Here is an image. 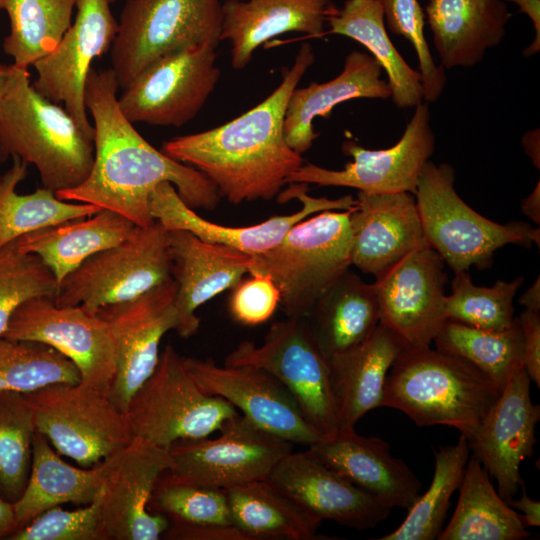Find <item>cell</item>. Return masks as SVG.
I'll list each match as a JSON object with an SVG mask.
<instances>
[{
  "instance_id": "obj_1",
  "label": "cell",
  "mask_w": 540,
  "mask_h": 540,
  "mask_svg": "<svg viewBox=\"0 0 540 540\" xmlns=\"http://www.w3.org/2000/svg\"><path fill=\"white\" fill-rule=\"evenodd\" d=\"M118 88L111 68L89 72L84 97L93 119V165L79 186L55 195L64 201L111 210L139 227L155 222L149 211V198L162 182L171 183L189 207L215 209L221 196L213 183L194 167L169 157L146 141L121 111Z\"/></svg>"
},
{
  "instance_id": "obj_2",
  "label": "cell",
  "mask_w": 540,
  "mask_h": 540,
  "mask_svg": "<svg viewBox=\"0 0 540 540\" xmlns=\"http://www.w3.org/2000/svg\"><path fill=\"white\" fill-rule=\"evenodd\" d=\"M314 60L312 46L303 43L264 101L221 126L174 137L161 150L200 171L232 204L275 198L303 164L287 144L283 124L290 95Z\"/></svg>"
},
{
  "instance_id": "obj_3",
  "label": "cell",
  "mask_w": 540,
  "mask_h": 540,
  "mask_svg": "<svg viewBox=\"0 0 540 540\" xmlns=\"http://www.w3.org/2000/svg\"><path fill=\"white\" fill-rule=\"evenodd\" d=\"M501 391L463 358L430 346L406 347L388 371L381 407L403 412L417 426L453 427L469 441Z\"/></svg>"
},
{
  "instance_id": "obj_4",
  "label": "cell",
  "mask_w": 540,
  "mask_h": 540,
  "mask_svg": "<svg viewBox=\"0 0 540 540\" xmlns=\"http://www.w3.org/2000/svg\"><path fill=\"white\" fill-rule=\"evenodd\" d=\"M0 137L9 154L34 165L43 187L54 193L79 186L91 171L94 137L39 94L26 69L14 66L1 99Z\"/></svg>"
},
{
  "instance_id": "obj_5",
  "label": "cell",
  "mask_w": 540,
  "mask_h": 540,
  "mask_svg": "<svg viewBox=\"0 0 540 540\" xmlns=\"http://www.w3.org/2000/svg\"><path fill=\"white\" fill-rule=\"evenodd\" d=\"M450 164L428 161L414 197L427 244L455 272L488 268L494 253L507 244L540 245V229L529 223L500 224L483 217L458 195Z\"/></svg>"
},
{
  "instance_id": "obj_6",
  "label": "cell",
  "mask_w": 540,
  "mask_h": 540,
  "mask_svg": "<svg viewBox=\"0 0 540 540\" xmlns=\"http://www.w3.org/2000/svg\"><path fill=\"white\" fill-rule=\"evenodd\" d=\"M354 206L305 218L274 248L251 256L249 274H265L275 282L287 317L306 318L317 300L350 268Z\"/></svg>"
},
{
  "instance_id": "obj_7",
  "label": "cell",
  "mask_w": 540,
  "mask_h": 540,
  "mask_svg": "<svg viewBox=\"0 0 540 540\" xmlns=\"http://www.w3.org/2000/svg\"><path fill=\"white\" fill-rule=\"evenodd\" d=\"M22 394L36 431L82 467L100 464L134 438L127 414L108 394L82 381L52 383Z\"/></svg>"
},
{
  "instance_id": "obj_8",
  "label": "cell",
  "mask_w": 540,
  "mask_h": 540,
  "mask_svg": "<svg viewBox=\"0 0 540 540\" xmlns=\"http://www.w3.org/2000/svg\"><path fill=\"white\" fill-rule=\"evenodd\" d=\"M221 26V0H125L111 47L119 88L162 56L200 44L216 48Z\"/></svg>"
},
{
  "instance_id": "obj_9",
  "label": "cell",
  "mask_w": 540,
  "mask_h": 540,
  "mask_svg": "<svg viewBox=\"0 0 540 540\" xmlns=\"http://www.w3.org/2000/svg\"><path fill=\"white\" fill-rule=\"evenodd\" d=\"M126 414L134 436L168 450L177 441L220 431L240 413L223 398L206 394L185 369L182 356L167 345Z\"/></svg>"
},
{
  "instance_id": "obj_10",
  "label": "cell",
  "mask_w": 540,
  "mask_h": 540,
  "mask_svg": "<svg viewBox=\"0 0 540 540\" xmlns=\"http://www.w3.org/2000/svg\"><path fill=\"white\" fill-rule=\"evenodd\" d=\"M227 366H253L274 376L292 395L309 424L323 439L338 434V418L328 358L305 318L275 322L262 345L243 341L225 358Z\"/></svg>"
},
{
  "instance_id": "obj_11",
  "label": "cell",
  "mask_w": 540,
  "mask_h": 540,
  "mask_svg": "<svg viewBox=\"0 0 540 540\" xmlns=\"http://www.w3.org/2000/svg\"><path fill=\"white\" fill-rule=\"evenodd\" d=\"M171 271L168 231L155 221L85 259L58 284L54 302L94 312L140 296L170 280Z\"/></svg>"
},
{
  "instance_id": "obj_12",
  "label": "cell",
  "mask_w": 540,
  "mask_h": 540,
  "mask_svg": "<svg viewBox=\"0 0 540 540\" xmlns=\"http://www.w3.org/2000/svg\"><path fill=\"white\" fill-rule=\"evenodd\" d=\"M215 49L200 44L152 62L123 89V114L133 124L181 127L191 121L220 78Z\"/></svg>"
},
{
  "instance_id": "obj_13",
  "label": "cell",
  "mask_w": 540,
  "mask_h": 540,
  "mask_svg": "<svg viewBox=\"0 0 540 540\" xmlns=\"http://www.w3.org/2000/svg\"><path fill=\"white\" fill-rule=\"evenodd\" d=\"M2 338L51 346L75 364L82 382L109 395L116 347L109 323L98 313L33 297L15 310Z\"/></svg>"
},
{
  "instance_id": "obj_14",
  "label": "cell",
  "mask_w": 540,
  "mask_h": 540,
  "mask_svg": "<svg viewBox=\"0 0 540 540\" xmlns=\"http://www.w3.org/2000/svg\"><path fill=\"white\" fill-rule=\"evenodd\" d=\"M213 439L177 441L168 449L172 477L226 489L267 479L293 444L254 425L241 414Z\"/></svg>"
},
{
  "instance_id": "obj_15",
  "label": "cell",
  "mask_w": 540,
  "mask_h": 540,
  "mask_svg": "<svg viewBox=\"0 0 540 540\" xmlns=\"http://www.w3.org/2000/svg\"><path fill=\"white\" fill-rule=\"evenodd\" d=\"M430 118L429 103L423 101L415 107L401 138L393 146L371 150L354 141H344L342 151L353 161L343 170L302 164L287 183L351 187L368 194H414L420 174L435 149Z\"/></svg>"
},
{
  "instance_id": "obj_16",
  "label": "cell",
  "mask_w": 540,
  "mask_h": 540,
  "mask_svg": "<svg viewBox=\"0 0 540 540\" xmlns=\"http://www.w3.org/2000/svg\"><path fill=\"white\" fill-rule=\"evenodd\" d=\"M115 0H76V17L57 47L34 63L33 88L54 103H63L78 126L94 137L87 116L85 86L94 59L111 49L118 31Z\"/></svg>"
},
{
  "instance_id": "obj_17",
  "label": "cell",
  "mask_w": 540,
  "mask_h": 540,
  "mask_svg": "<svg viewBox=\"0 0 540 540\" xmlns=\"http://www.w3.org/2000/svg\"><path fill=\"white\" fill-rule=\"evenodd\" d=\"M175 298L176 284L171 278L134 299L94 311L113 333L116 368L109 397L125 413L158 364L162 337L176 328Z\"/></svg>"
},
{
  "instance_id": "obj_18",
  "label": "cell",
  "mask_w": 540,
  "mask_h": 540,
  "mask_svg": "<svg viewBox=\"0 0 540 540\" xmlns=\"http://www.w3.org/2000/svg\"><path fill=\"white\" fill-rule=\"evenodd\" d=\"M182 362L206 394L223 398L259 428L292 444L310 446L323 440L288 390L267 371L253 366H220L211 358L182 356Z\"/></svg>"
},
{
  "instance_id": "obj_19",
  "label": "cell",
  "mask_w": 540,
  "mask_h": 540,
  "mask_svg": "<svg viewBox=\"0 0 540 540\" xmlns=\"http://www.w3.org/2000/svg\"><path fill=\"white\" fill-rule=\"evenodd\" d=\"M443 258L424 244L376 278L380 323L408 347L430 346L445 314L447 275Z\"/></svg>"
},
{
  "instance_id": "obj_20",
  "label": "cell",
  "mask_w": 540,
  "mask_h": 540,
  "mask_svg": "<svg viewBox=\"0 0 540 540\" xmlns=\"http://www.w3.org/2000/svg\"><path fill=\"white\" fill-rule=\"evenodd\" d=\"M169 466L167 449L136 436L110 457L101 502L106 540H157L163 536L170 522L151 512L149 503Z\"/></svg>"
},
{
  "instance_id": "obj_21",
  "label": "cell",
  "mask_w": 540,
  "mask_h": 540,
  "mask_svg": "<svg viewBox=\"0 0 540 540\" xmlns=\"http://www.w3.org/2000/svg\"><path fill=\"white\" fill-rule=\"evenodd\" d=\"M307 190L308 184L298 183L283 193L284 201L297 198L302 203L299 211L244 227H229L204 219L180 198L169 182L158 184L151 192L149 211L167 231L185 230L203 241L253 256L274 248L295 224L308 216L325 210H348L356 204L350 195L338 199L315 198Z\"/></svg>"
},
{
  "instance_id": "obj_22",
  "label": "cell",
  "mask_w": 540,
  "mask_h": 540,
  "mask_svg": "<svg viewBox=\"0 0 540 540\" xmlns=\"http://www.w3.org/2000/svg\"><path fill=\"white\" fill-rule=\"evenodd\" d=\"M530 383L524 366L519 368L468 441L473 455L496 480L498 493L506 502L520 488L521 463L533 455L536 444L540 406L532 402Z\"/></svg>"
},
{
  "instance_id": "obj_23",
  "label": "cell",
  "mask_w": 540,
  "mask_h": 540,
  "mask_svg": "<svg viewBox=\"0 0 540 540\" xmlns=\"http://www.w3.org/2000/svg\"><path fill=\"white\" fill-rule=\"evenodd\" d=\"M267 479L321 521L355 530L374 528L391 511L308 451L285 455Z\"/></svg>"
},
{
  "instance_id": "obj_24",
  "label": "cell",
  "mask_w": 540,
  "mask_h": 540,
  "mask_svg": "<svg viewBox=\"0 0 540 540\" xmlns=\"http://www.w3.org/2000/svg\"><path fill=\"white\" fill-rule=\"evenodd\" d=\"M350 213L351 265L375 278L427 244L414 194L359 192Z\"/></svg>"
},
{
  "instance_id": "obj_25",
  "label": "cell",
  "mask_w": 540,
  "mask_h": 540,
  "mask_svg": "<svg viewBox=\"0 0 540 540\" xmlns=\"http://www.w3.org/2000/svg\"><path fill=\"white\" fill-rule=\"evenodd\" d=\"M172 278L176 284V333H197L196 310L221 292L232 289L249 274L251 255L203 241L185 230L168 231Z\"/></svg>"
},
{
  "instance_id": "obj_26",
  "label": "cell",
  "mask_w": 540,
  "mask_h": 540,
  "mask_svg": "<svg viewBox=\"0 0 540 540\" xmlns=\"http://www.w3.org/2000/svg\"><path fill=\"white\" fill-rule=\"evenodd\" d=\"M307 451L390 509H408L420 495L418 477L381 438L361 436L354 429L320 440Z\"/></svg>"
},
{
  "instance_id": "obj_27",
  "label": "cell",
  "mask_w": 540,
  "mask_h": 540,
  "mask_svg": "<svg viewBox=\"0 0 540 540\" xmlns=\"http://www.w3.org/2000/svg\"><path fill=\"white\" fill-rule=\"evenodd\" d=\"M335 9L332 0H225L220 41L230 43L231 64L241 70L259 46L281 34L322 37Z\"/></svg>"
},
{
  "instance_id": "obj_28",
  "label": "cell",
  "mask_w": 540,
  "mask_h": 540,
  "mask_svg": "<svg viewBox=\"0 0 540 540\" xmlns=\"http://www.w3.org/2000/svg\"><path fill=\"white\" fill-rule=\"evenodd\" d=\"M406 347L397 333L379 322L362 342L328 359L338 433L354 430L367 412L381 407L388 371Z\"/></svg>"
},
{
  "instance_id": "obj_29",
  "label": "cell",
  "mask_w": 540,
  "mask_h": 540,
  "mask_svg": "<svg viewBox=\"0 0 540 540\" xmlns=\"http://www.w3.org/2000/svg\"><path fill=\"white\" fill-rule=\"evenodd\" d=\"M382 71L370 54L354 50L347 55L341 73L335 78L296 87L288 100L283 124L289 147L301 155L308 151L318 137L314 119L328 117L340 103L359 98H390L391 91L387 80L381 77Z\"/></svg>"
},
{
  "instance_id": "obj_30",
  "label": "cell",
  "mask_w": 540,
  "mask_h": 540,
  "mask_svg": "<svg viewBox=\"0 0 540 540\" xmlns=\"http://www.w3.org/2000/svg\"><path fill=\"white\" fill-rule=\"evenodd\" d=\"M427 23L444 69L472 67L498 46L511 18L504 0H428Z\"/></svg>"
},
{
  "instance_id": "obj_31",
  "label": "cell",
  "mask_w": 540,
  "mask_h": 540,
  "mask_svg": "<svg viewBox=\"0 0 540 540\" xmlns=\"http://www.w3.org/2000/svg\"><path fill=\"white\" fill-rule=\"evenodd\" d=\"M109 463L110 458L89 468L68 464L48 439L35 431L28 482L21 497L12 504L17 529L52 507L92 503L104 485Z\"/></svg>"
},
{
  "instance_id": "obj_32",
  "label": "cell",
  "mask_w": 540,
  "mask_h": 540,
  "mask_svg": "<svg viewBox=\"0 0 540 540\" xmlns=\"http://www.w3.org/2000/svg\"><path fill=\"white\" fill-rule=\"evenodd\" d=\"M132 221L111 210L65 220L16 239L19 249L37 255L59 284L85 259L127 239L136 229Z\"/></svg>"
},
{
  "instance_id": "obj_33",
  "label": "cell",
  "mask_w": 540,
  "mask_h": 540,
  "mask_svg": "<svg viewBox=\"0 0 540 540\" xmlns=\"http://www.w3.org/2000/svg\"><path fill=\"white\" fill-rule=\"evenodd\" d=\"M305 320L328 359L349 350L380 322L375 283L364 282L348 269L317 300Z\"/></svg>"
},
{
  "instance_id": "obj_34",
  "label": "cell",
  "mask_w": 540,
  "mask_h": 540,
  "mask_svg": "<svg viewBox=\"0 0 540 540\" xmlns=\"http://www.w3.org/2000/svg\"><path fill=\"white\" fill-rule=\"evenodd\" d=\"M328 33L363 45L387 76L390 99L397 108H415L424 101L421 76L398 52L385 25L378 0H347L327 18Z\"/></svg>"
},
{
  "instance_id": "obj_35",
  "label": "cell",
  "mask_w": 540,
  "mask_h": 540,
  "mask_svg": "<svg viewBox=\"0 0 540 540\" xmlns=\"http://www.w3.org/2000/svg\"><path fill=\"white\" fill-rule=\"evenodd\" d=\"M486 469L472 454L468 459L459 499L439 540H522L530 536L520 513L499 495Z\"/></svg>"
},
{
  "instance_id": "obj_36",
  "label": "cell",
  "mask_w": 540,
  "mask_h": 540,
  "mask_svg": "<svg viewBox=\"0 0 540 540\" xmlns=\"http://www.w3.org/2000/svg\"><path fill=\"white\" fill-rule=\"evenodd\" d=\"M232 522L250 540L324 539L321 520L307 512L268 479L224 489Z\"/></svg>"
},
{
  "instance_id": "obj_37",
  "label": "cell",
  "mask_w": 540,
  "mask_h": 540,
  "mask_svg": "<svg viewBox=\"0 0 540 540\" xmlns=\"http://www.w3.org/2000/svg\"><path fill=\"white\" fill-rule=\"evenodd\" d=\"M28 166L13 156L12 166L0 174V247L39 228L102 210L93 204L61 200L44 187L18 194L17 186L26 179Z\"/></svg>"
},
{
  "instance_id": "obj_38",
  "label": "cell",
  "mask_w": 540,
  "mask_h": 540,
  "mask_svg": "<svg viewBox=\"0 0 540 540\" xmlns=\"http://www.w3.org/2000/svg\"><path fill=\"white\" fill-rule=\"evenodd\" d=\"M76 0H0L10 22L3 40L13 65L28 70L51 53L72 24Z\"/></svg>"
},
{
  "instance_id": "obj_39",
  "label": "cell",
  "mask_w": 540,
  "mask_h": 540,
  "mask_svg": "<svg viewBox=\"0 0 540 540\" xmlns=\"http://www.w3.org/2000/svg\"><path fill=\"white\" fill-rule=\"evenodd\" d=\"M433 342L436 349L470 362L501 390L510 377L523 367V339L515 318L501 331L476 328L446 319Z\"/></svg>"
},
{
  "instance_id": "obj_40",
  "label": "cell",
  "mask_w": 540,
  "mask_h": 540,
  "mask_svg": "<svg viewBox=\"0 0 540 540\" xmlns=\"http://www.w3.org/2000/svg\"><path fill=\"white\" fill-rule=\"evenodd\" d=\"M469 443L460 435L454 445L440 446L434 452L435 468L429 488L408 508L404 521L378 540H434L442 531L450 500L458 490L467 461Z\"/></svg>"
},
{
  "instance_id": "obj_41",
  "label": "cell",
  "mask_w": 540,
  "mask_h": 540,
  "mask_svg": "<svg viewBox=\"0 0 540 540\" xmlns=\"http://www.w3.org/2000/svg\"><path fill=\"white\" fill-rule=\"evenodd\" d=\"M35 431L23 394L0 391V498L10 504H14L26 488Z\"/></svg>"
},
{
  "instance_id": "obj_42",
  "label": "cell",
  "mask_w": 540,
  "mask_h": 540,
  "mask_svg": "<svg viewBox=\"0 0 540 540\" xmlns=\"http://www.w3.org/2000/svg\"><path fill=\"white\" fill-rule=\"evenodd\" d=\"M80 381L75 364L51 346L0 339V391L27 393L52 383Z\"/></svg>"
},
{
  "instance_id": "obj_43",
  "label": "cell",
  "mask_w": 540,
  "mask_h": 540,
  "mask_svg": "<svg viewBox=\"0 0 540 540\" xmlns=\"http://www.w3.org/2000/svg\"><path fill=\"white\" fill-rule=\"evenodd\" d=\"M523 277L497 281L491 287L475 285L467 271L454 273L451 295L445 297L447 319L491 331L508 329L515 322L513 299Z\"/></svg>"
},
{
  "instance_id": "obj_44",
  "label": "cell",
  "mask_w": 540,
  "mask_h": 540,
  "mask_svg": "<svg viewBox=\"0 0 540 540\" xmlns=\"http://www.w3.org/2000/svg\"><path fill=\"white\" fill-rule=\"evenodd\" d=\"M149 509L170 523L233 524L224 489L179 480L166 471L156 483Z\"/></svg>"
},
{
  "instance_id": "obj_45",
  "label": "cell",
  "mask_w": 540,
  "mask_h": 540,
  "mask_svg": "<svg viewBox=\"0 0 540 540\" xmlns=\"http://www.w3.org/2000/svg\"><path fill=\"white\" fill-rule=\"evenodd\" d=\"M58 283L35 254L19 249L16 240L0 247V339L15 310L26 300L54 298Z\"/></svg>"
},
{
  "instance_id": "obj_46",
  "label": "cell",
  "mask_w": 540,
  "mask_h": 540,
  "mask_svg": "<svg viewBox=\"0 0 540 540\" xmlns=\"http://www.w3.org/2000/svg\"><path fill=\"white\" fill-rule=\"evenodd\" d=\"M389 30L409 41L417 55L424 101L436 102L446 86L445 69L437 65L424 33L425 13L418 0H378Z\"/></svg>"
},
{
  "instance_id": "obj_47",
  "label": "cell",
  "mask_w": 540,
  "mask_h": 540,
  "mask_svg": "<svg viewBox=\"0 0 540 540\" xmlns=\"http://www.w3.org/2000/svg\"><path fill=\"white\" fill-rule=\"evenodd\" d=\"M103 487L96 499L75 510L52 507L23 527L10 540H106L101 520Z\"/></svg>"
},
{
  "instance_id": "obj_48",
  "label": "cell",
  "mask_w": 540,
  "mask_h": 540,
  "mask_svg": "<svg viewBox=\"0 0 540 540\" xmlns=\"http://www.w3.org/2000/svg\"><path fill=\"white\" fill-rule=\"evenodd\" d=\"M242 278L229 298V313L234 321L244 326L267 322L280 304V291L265 274L252 273Z\"/></svg>"
},
{
  "instance_id": "obj_49",
  "label": "cell",
  "mask_w": 540,
  "mask_h": 540,
  "mask_svg": "<svg viewBox=\"0 0 540 540\" xmlns=\"http://www.w3.org/2000/svg\"><path fill=\"white\" fill-rule=\"evenodd\" d=\"M523 339V365L532 382L540 386V313L525 309L516 318Z\"/></svg>"
},
{
  "instance_id": "obj_50",
  "label": "cell",
  "mask_w": 540,
  "mask_h": 540,
  "mask_svg": "<svg viewBox=\"0 0 540 540\" xmlns=\"http://www.w3.org/2000/svg\"><path fill=\"white\" fill-rule=\"evenodd\" d=\"M162 537L172 540H250L233 524L170 523Z\"/></svg>"
},
{
  "instance_id": "obj_51",
  "label": "cell",
  "mask_w": 540,
  "mask_h": 540,
  "mask_svg": "<svg viewBox=\"0 0 540 540\" xmlns=\"http://www.w3.org/2000/svg\"><path fill=\"white\" fill-rule=\"evenodd\" d=\"M518 6L519 11L527 15L533 23L535 36L532 43L523 51L529 57L540 50V0H504Z\"/></svg>"
},
{
  "instance_id": "obj_52",
  "label": "cell",
  "mask_w": 540,
  "mask_h": 540,
  "mask_svg": "<svg viewBox=\"0 0 540 540\" xmlns=\"http://www.w3.org/2000/svg\"><path fill=\"white\" fill-rule=\"evenodd\" d=\"M521 497L517 500L509 499L507 503L522 512L521 518L526 528L540 526V502L532 499L526 492L524 481L520 485Z\"/></svg>"
},
{
  "instance_id": "obj_53",
  "label": "cell",
  "mask_w": 540,
  "mask_h": 540,
  "mask_svg": "<svg viewBox=\"0 0 540 540\" xmlns=\"http://www.w3.org/2000/svg\"><path fill=\"white\" fill-rule=\"evenodd\" d=\"M520 209L524 215H526L535 224H540V182L538 181L536 187L533 189L530 195L521 201Z\"/></svg>"
},
{
  "instance_id": "obj_54",
  "label": "cell",
  "mask_w": 540,
  "mask_h": 540,
  "mask_svg": "<svg viewBox=\"0 0 540 540\" xmlns=\"http://www.w3.org/2000/svg\"><path fill=\"white\" fill-rule=\"evenodd\" d=\"M16 529L13 505L0 498V539H7Z\"/></svg>"
},
{
  "instance_id": "obj_55",
  "label": "cell",
  "mask_w": 540,
  "mask_h": 540,
  "mask_svg": "<svg viewBox=\"0 0 540 540\" xmlns=\"http://www.w3.org/2000/svg\"><path fill=\"white\" fill-rule=\"evenodd\" d=\"M539 129L527 131L522 137V146L537 169L540 166Z\"/></svg>"
},
{
  "instance_id": "obj_56",
  "label": "cell",
  "mask_w": 540,
  "mask_h": 540,
  "mask_svg": "<svg viewBox=\"0 0 540 540\" xmlns=\"http://www.w3.org/2000/svg\"><path fill=\"white\" fill-rule=\"evenodd\" d=\"M519 304L525 309L540 313V279L539 276L533 284L520 296Z\"/></svg>"
},
{
  "instance_id": "obj_57",
  "label": "cell",
  "mask_w": 540,
  "mask_h": 540,
  "mask_svg": "<svg viewBox=\"0 0 540 540\" xmlns=\"http://www.w3.org/2000/svg\"><path fill=\"white\" fill-rule=\"evenodd\" d=\"M14 66L0 63V102L4 95L8 81L12 75Z\"/></svg>"
},
{
  "instance_id": "obj_58",
  "label": "cell",
  "mask_w": 540,
  "mask_h": 540,
  "mask_svg": "<svg viewBox=\"0 0 540 540\" xmlns=\"http://www.w3.org/2000/svg\"><path fill=\"white\" fill-rule=\"evenodd\" d=\"M10 154L9 152L7 151L1 137H0V164L1 163H4L7 161V159L9 158Z\"/></svg>"
}]
</instances>
